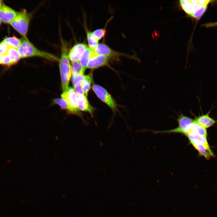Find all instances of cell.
I'll return each instance as SVG.
<instances>
[{"mask_svg":"<svg viewBox=\"0 0 217 217\" xmlns=\"http://www.w3.org/2000/svg\"><path fill=\"white\" fill-rule=\"evenodd\" d=\"M59 68L63 92L69 88V84L72 74L71 66L68 53V48L65 43L62 44L61 56L59 60Z\"/></svg>","mask_w":217,"mask_h":217,"instance_id":"1","label":"cell"},{"mask_svg":"<svg viewBox=\"0 0 217 217\" xmlns=\"http://www.w3.org/2000/svg\"><path fill=\"white\" fill-rule=\"evenodd\" d=\"M21 41L20 45L17 50L21 58L37 56L49 60H58V58L54 55L37 49L27 38L23 37Z\"/></svg>","mask_w":217,"mask_h":217,"instance_id":"2","label":"cell"},{"mask_svg":"<svg viewBox=\"0 0 217 217\" xmlns=\"http://www.w3.org/2000/svg\"><path fill=\"white\" fill-rule=\"evenodd\" d=\"M31 18V14L23 9L17 12L16 16L10 24L23 37L27 38V35Z\"/></svg>","mask_w":217,"mask_h":217,"instance_id":"3","label":"cell"},{"mask_svg":"<svg viewBox=\"0 0 217 217\" xmlns=\"http://www.w3.org/2000/svg\"><path fill=\"white\" fill-rule=\"evenodd\" d=\"M177 120L178 122V126L177 127L169 130L162 131H155V133H177L184 134H186V129L190 124L193 122L194 119L191 118L180 113L178 115Z\"/></svg>","mask_w":217,"mask_h":217,"instance_id":"4","label":"cell"},{"mask_svg":"<svg viewBox=\"0 0 217 217\" xmlns=\"http://www.w3.org/2000/svg\"><path fill=\"white\" fill-rule=\"evenodd\" d=\"M92 89L95 93L102 101L107 104L113 110L115 109L116 104L111 95L102 87L97 84H94Z\"/></svg>","mask_w":217,"mask_h":217,"instance_id":"5","label":"cell"},{"mask_svg":"<svg viewBox=\"0 0 217 217\" xmlns=\"http://www.w3.org/2000/svg\"><path fill=\"white\" fill-rule=\"evenodd\" d=\"M61 96L67 102L74 114H79L77 106L78 94L74 89L69 87L66 91L61 94Z\"/></svg>","mask_w":217,"mask_h":217,"instance_id":"6","label":"cell"},{"mask_svg":"<svg viewBox=\"0 0 217 217\" xmlns=\"http://www.w3.org/2000/svg\"><path fill=\"white\" fill-rule=\"evenodd\" d=\"M17 12L2 4L0 8V19L5 23H10L16 16Z\"/></svg>","mask_w":217,"mask_h":217,"instance_id":"7","label":"cell"},{"mask_svg":"<svg viewBox=\"0 0 217 217\" xmlns=\"http://www.w3.org/2000/svg\"><path fill=\"white\" fill-rule=\"evenodd\" d=\"M87 47L86 44L83 43L75 44L68 53L69 59L71 61H79L80 56Z\"/></svg>","mask_w":217,"mask_h":217,"instance_id":"8","label":"cell"},{"mask_svg":"<svg viewBox=\"0 0 217 217\" xmlns=\"http://www.w3.org/2000/svg\"><path fill=\"white\" fill-rule=\"evenodd\" d=\"M109 58L106 56L96 54L90 60L87 68L94 69L105 65L108 64Z\"/></svg>","mask_w":217,"mask_h":217,"instance_id":"9","label":"cell"},{"mask_svg":"<svg viewBox=\"0 0 217 217\" xmlns=\"http://www.w3.org/2000/svg\"><path fill=\"white\" fill-rule=\"evenodd\" d=\"M94 50L97 55L106 56L110 58L118 57L121 55V53L113 50L107 45L103 43L98 44Z\"/></svg>","mask_w":217,"mask_h":217,"instance_id":"10","label":"cell"},{"mask_svg":"<svg viewBox=\"0 0 217 217\" xmlns=\"http://www.w3.org/2000/svg\"><path fill=\"white\" fill-rule=\"evenodd\" d=\"M200 0H181L179 1L182 9L190 15L201 6L199 4Z\"/></svg>","mask_w":217,"mask_h":217,"instance_id":"11","label":"cell"},{"mask_svg":"<svg viewBox=\"0 0 217 217\" xmlns=\"http://www.w3.org/2000/svg\"><path fill=\"white\" fill-rule=\"evenodd\" d=\"M210 111L205 114H202L195 117V121L205 128H209L217 123V120L211 117L209 115Z\"/></svg>","mask_w":217,"mask_h":217,"instance_id":"12","label":"cell"},{"mask_svg":"<svg viewBox=\"0 0 217 217\" xmlns=\"http://www.w3.org/2000/svg\"><path fill=\"white\" fill-rule=\"evenodd\" d=\"M185 135L188 138L189 140H195L201 143L208 150L212 156H214V155L210 148L206 137L199 134L195 131L190 132Z\"/></svg>","mask_w":217,"mask_h":217,"instance_id":"13","label":"cell"},{"mask_svg":"<svg viewBox=\"0 0 217 217\" xmlns=\"http://www.w3.org/2000/svg\"><path fill=\"white\" fill-rule=\"evenodd\" d=\"M86 96L78 94L77 106L79 109L91 113L94 108L89 104Z\"/></svg>","mask_w":217,"mask_h":217,"instance_id":"14","label":"cell"},{"mask_svg":"<svg viewBox=\"0 0 217 217\" xmlns=\"http://www.w3.org/2000/svg\"><path fill=\"white\" fill-rule=\"evenodd\" d=\"M96 54L94 50L87 47L80 56L79 62L83 67L87 68L89 61Z\"/></svg>","mask_w":217,"mask_h":217,"instance_id":"15","label":"cell"},{"mask_svg":"<svg viewBox=\"0 0 217 217\" xmlns=\"http://www.w3.org/2000/svg\"><path fill=\"white\" fill-rule=\"evenodd\" d=\"M191 131L196 132L199 134L207 137V134L206 128L196 122L195 120L193 122L188 125L187 128L186 133L185 134Z\"/></svg>","mask_w":217,"mask_h":217,"instance_id":"16","label":"cell"},{"mask_svg":"<svg viewBox=\"0 0 217 217\" xmlns=\"http://www.w3.org/2000/svg\"><path fill=\"white\" fill-rule=\"evenodd\" d=\"M190 143L197 150L200 155L209 159L212 156L204 145L200 142L195 140H189Z\"/></svg>","mask_w":217,"mask_h":217,"instance_id":"17","label":"cell"},{"mask_svg":"<svg viewBox=\"0 0 217 217\" xmlns=\"http://www.w3.org/2000/svg\"><path fill=\"white\" fill-rule=\"evenodd\" d=\"M6 43L9 47L17 49L20 45L21 39H19L15 36L12 37L5 38L3 41Z\"/></svg>","mask_w":217,"mask_h":217,"instance_id":"18","label":"cell"},{"mask_svg":"<svg viewBox=\"0 0 217 217\" xmlns=\"http://www.w3.org/2000/svg\"><path fill=\"white\" fill-rule=\"evenodd\" d=\"M71 66L72 74L83 75L85 70L79 61H71Z\"/></svg>","mask_w":217,"mask_h":217,"instance_id":"19","label":"cell"},{"mask_svg":"<svg viewBox=\"0 0 217 217\" xmlns=\"http://www.w3.org/2000/svg\"><path fill=\"white\" fill-rule=\"evenodd\" d=\"M86 34L89 47L94 50L98 44L99 40L95 36L92 32L87 30Z\"/></svg>","mask_w":217,"mask_h":217,"instance_id":"20","label":"cell"},{"mask_svg":"<svg viewBox=\"0 0 217 217\" xmlns=\"http://www.w3.org/2000/svg\"><path fill=\"white\" fill-rule=\"evenodd\" d=\"M7 54L9 56L14 64L17 63L21 58L17 49L9 47Z\"/></svg>","mask_w":217,"mask_h":217,"instance_id":"21","label":"cell"},{"mask_svg":"<svg viewBox=\"0 0 217 217\" xmlns=\"http://www.w3.org/2000/svg\"><path fill=\"white\" fill-rule=\"evenodd\" d=\"M91 75H86L85 79L82 82L81 86L84 95L86 96L90 89V85L92 81Z\"/></svg>","mask_w":217,"mask_h":217,"instance_id":"22","label":"cell"},{"mask_svg":"<svg viewBox=\"0 0 217 217\" xmlns=\"http://www.w3.org/2000/svg\"><path fill=\"white\" fill-rule=\"evenodd\" d=\"M53 102L55 103L58 105L61 108L66 109L70 112L74 113L71 108L63 99L60 98H56L53 100Z\"/></svg>","mask_w":217,"mask_h":217,"instance_id":"23","label":"cell"},{"mask_svg":"<svg viewBox=\"0 0 217 217\" xmlns=\"http://www.w3.org/2000/svg\"><path fill=\"white\" fill-rule=\"evenodd\" d=\"M207 6H201L189 16L196 19H199L206 11Z\"/></svg>","mask_w":217,"mask_h":217,"instance_id":"24","label":"cell"},{"mask_svg":"<svg viewBox=\"0 0 217 217\" xmlns=\"http://www.w3.org/2000/svg\"><path fill=\"white\" fill-rule=\"evenodd\" d=\"M72 82L73 85H81L82 82L85 79L86 75H83L72 74Z\"/></svg>","mask_w":217,"mask_h":217,"instance_id":"25","label":"cell"},{"mask_svg":"<svg viewBox=\"0 0 217 217\" xmlns=\"http://www.w3.org/2000/svg\"><path fill=\"white\" fill-rule=\"evenodd\" d=\"M92 33L99 40L105 36L106 31L104 29L102 28L96 30Z\"/></svg>","mask_w":217,"mask_h":217,"instance_id":"26","label":"cell"},{"mask_svg":"<svg viewBox=\"0 0 217 217\" xmlns=\"http://www.w3.org/2000/svg\"><path fill=\"white\" fill-rule=\"evenodd\" d=\"M2 64L10 67L14 64L9 56L6 54L4 55L2 59Z\"/></svg>","mask_w":217,"mask_h":217,"instance_id":"27","label":"cell"},{"mask_svg":"<svg viewBox=\"0 0 217 217\" xmlns=\"http://www.w3.org/2000/svg\"><path fill=\"white\" fill-rule=\"evenodd\" d=\"M9 46L3 41L0 43V55L7 53Z\"/></svg>","mask_w":217,"mask_h":217,"instance_id":"28","label":"cell"},{"mask_svg":"<svg viewBox=\"0 0 217 217\" xmlns=\"http://www.w3.org/2000/svg\"><path fill=\"white\" fill-rule=\"evenodd\" d=\"M73 87L74 90L78 94L84 95L81 87V85H73Z\"/></svg>","mask_w":217,"mask_h":217,"instance_id":"29","label":"cell"},{"mask_svg":"<svg viewBox=\"0 0 217 217\" xmlns=\"http://www.w3.org/2000/svg\"><path fill=\"white\" fill-rule=\"evenodd\" d=\"M210 1H211L208 0H200L199 4L201 6H207Z\"/></svg>","mask_w":217,"mask_h":217,"instance_id":"30","label":"cell"},{"mask_svg":"<svg viewBox=\"0 0 217 217\" xmlns=\"http://www.w3.org/2000/svg\"><path fill=\"white\" fill-rule=\"evenodd\" d=\"M4 55V54L0 55V64H2V59Z\"/></svg>","mask_w":217,"mask_h":217,"instance_id":"31","label":"cell"},{"mask_svg":"<svg viewBox=\"0 0 217 217\" xmlns=\"http://www.w3.org/2000/svg\"><path fill=\"white\" fill-rule=\"evenodd\" d=\"M2 0H0V8L1 5H2Z\"/></svg>","mask_w":217,"mask_h":217,"instance_id":"32","label":"cell"},{"mask_svg":"<svg viewBox=\"0 0 217 217\" xmlns=\"http://www.w3.org/2000/svg\"><path fill=\"white\" fill-rule=\"evenodd\" d=\"M1 23H2V21L0 19V25H1Z\"/></svg>","mask_w":217,"mask_h":217,"instance_id":"33","label":"cell"}]
</instances>
